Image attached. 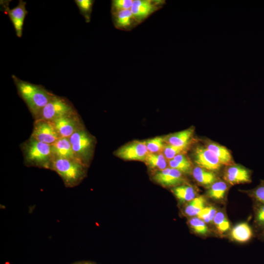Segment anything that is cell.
Instances as JSON below:
<instances>
[{
	"instance_id": "28",
	"label": "cell",
	"mask_w": 264,
	"mask_h": 264,
	"mask_svg": "<svg viewBox=\"0 0 264 264\" xmlns=\"http://www.w3.org/2000/svg\"><path fill=\"white\" fill-rule=\"evenodd\" d=\"M188 223L192 230L196 234L203 235L208 232L209 229L206 223L197 217L191 218Z\"/></svg>"
},
{
	"instance_id": "8",
	"label": "cell",
	"mask_w": 264,
	"mask_h": 264,
	"mask_svg": "<svg viewBox=\"0 0 264 264\" xmlns=\"http://www.w3.org/2000/svg\"><path fill=\"white\" fill-rule=\"evenodd\" d=\"M31 138L39 141L52 145L61 137L53 123L44 120H36Z\"/></svg>"
},
{
	"instance_id": "10",
	"label": "cell",
	"mask_w": 264,
	"mask_h": 264,
	"mask_svg": "<svg viewBox=\"0 0 264 264\" xmlns=\"http://www.w3.org/2000/svg\"><path fill=\"white\" fill-rule=\"evenodd\" d=\"M51 122L61 137L69 138L83 127L76 112L57 118Z\"/></svg>"
},
{
	"instance_id": "17",
	"label": "cell",
	"mask_w": 264,
	"mask_h": 264,
	"mask_svg": "<svg viewBox=\"0 0 264 264\" xmlns=\"http://www.w3.org/2000/svg\"><path fill=\"white\" fill-rule=\"evenodd\" d=\"M204 146L215 154L222 165L228 166L234 164L231 154L226 147L209 140L205 142Z\"/></svg>"
},
{
	"instance_id": "20",
	"label": "cell",
	"mask_w": 264,
	"mask_h": 264,
	"mask_svg": "<svg viewBox=\"0 0 264 264\" xmlns=\"http://www.w3.org/2000/svg\"><path fill=\"white\" fill-rule=\"evenodd\" d=\"M253 235L251 227L247 222H242L236 225L232 229L231 236L233 239L240 242L249 241Z\"/></svg>"
},
{
	"instance_id": "29",
	"label": "cell",
	"mask_w": 264,
	"mask_h": 264,
	"mask_svg": "<svg viewBox=\"0 0 264 264\" xmlns=\"http://www.w3.org/2000/svg\"><path fill=\"white\" fill-rule=\"evenodd\" d=\"M189 147H180L166 144L162 152L167 160L173 159L176 156L186 154Z\"/></svg>"
},
{
	"instance_id": "16",
	"label": "cell",
	"mask_w": 264,
	"mask_h": 264,
	"mask_svg": "<svg viewBox=\"0 0 264 264\" xmlns=\"http://www.w3.org/2000/svg\"><path fill=\"white\" fill-rule=\"evenodd\" d=\"M51 146L54 158H63L78 160L73 152L69 138L61 137Z\"/></svg>"
},
{
	"instance_id": "25",
	"label": "cell",
	"mask_w": 264,
	"mask_h": 264,
	"mask_svg": "<svg viewBox=\"0 0 264 264\" xmlns=\"http://www.w3.org/2000/svg\"><path fill=\"white\" fill-rule=\"evenodd\" d=\"M75 2L77 4L80 14L84 18L86 22H89L94 0H76Z\"/></svg>"
},
{
	"instance_id": "32",
	"label": "cell",
	"mask_w": 264,
	"mask_h": 264,
	"mask_svg": "<svg viewBox=\"0 0 264 264\" xmlns=\"http://www.w3.org/2000/svg\"><path fill=\"white\" fill-rule=\"evenodd\" d=\"M134 0H113L111 3V11L131 9Z\"/></svg>"
},
{
	"instance_id": "15",
	"label": "cell",
	"mask_w": 264,
	"mask_h": 264,
	"mask_svg": "<svg viewBox=\"0 0 264 264\" xmlns=\"http://www.w3.org/2000/svg\"><path fill=\"white\" fill-rule=\"evenodd\" d=\"M194 128L171 133L163 137L166 144L176 147H189L194 132Z\"/></svg>"
},
{
	"instance_id": "22",
	"label": "cell",
	"mask_w": 264,
	"mask_h": 264,
	"mask_svg": "<svg viewBox=\"0 0 264 264\" xmlns=\"http://www.w3.org/2000/svg\"><path fill=\"white\" fill-rule=\"evenodd\" d=\"M173 194L180 202L188 203L197 197L195 189L188 184H181L174 187Z\"/></svg>"
},
{
	"instance_id": "31",
	"label": "cell",
	"mask_w": 264,
	"mask_h": 264,
	"mask_svg": "<svg viewBox=\"0 0 264 264\" xmlns=\"http://www.w3.org/2000/svg\"><path fill=\"white\" fill-rule=\"evenodd\" d=\"M248 193L256 202L264 204V180H261L260 184Z\"/></svg>"
},
{
	"instance_id": "6",
	"label": "cell",
	"mask_w": 264,
	"mask_h": 264,
	"mask_svg": "<svg viewBox=\"0 0 264 264\" xmlns=\"http://www.w3.org/2000/svg\"><path fill=\"white\" fill-rule=\"evenodd\" d=\"M165 3L164 0H134L131 10L140 24L162 8Z\"/></svg>"
},
{
	"instance_id": "5",
	"label": "cell",
	"mask_w": 264,
	"mask_h": 264,
	"mask_svg": "<svg viewBox=\"0 0 264 264\" xmlns=\"http://www.w3.org/2000/svg\"><path fill=\"white\" fill-rule=\"evenodd\" d=\"M75 112L76 111L72 104L67 99L54 95L39 113L36 119L52 122L57 118Z\"/></svg>"
},
{
	"instance_id": "12",
	"label": "cell",
	"mask_w": 264,
	"mask_h": 264,
	"mask_svg": "<svg viewBox=\"0 0 264 264\" xmlns=\"http://www.w3.org/2000/svg\"><path fill=\"white\" fill-rule=\"evenodd\" d=\"M223 178L231 185L250 183L251 172L240 165L233 164L227 166L224 172Z\"/></svg>"
},
{
	"instance_id": "1",
	"label": "cell",
	"mask_w": 264,
	"mask_h": 264,
	"mask_svg": "<svg viewBox=\"0 0 264 264\" xmlns=\"http://www.w3.org/2000/svg\"><path fill=\"white\" fill-rule=\"evenodd\" d=\"M18 92L36 118L52 99L54 94L41 85L22 80L15 75L12 76Z\"/></svg>"
},
{
	"instance_id": "2",
	"label": "cell",
	"mask_w": 264,
	"mask_h": 264,
	"mask_svg": "<svg viewBox=\"0 0 264 264\" xmlns=\"http://www.w3.org/2000/svg\"><path fill=\"white\" fill-rule=\"evenodd\" d=\"M87 167L77 160L54 158L51 169L59 175L66 187H73L78 185L85 178Z\"/></svg>"
},
{
	"instance_id": "9",
	"label": "cell",
	"mask_w": 264,
	"mask_h": 264,
	"mask_svg": "<svg viewBox=\"0 0 264 264\" xmlns=\"http://www.w3.org/2000/svg\"><path fill=\"white\" fill-rule=\"evenodd\" d=\"M194 160L198 166L214 172L222 165L218 157L204 146H198L194 150Z\"/></svg>"
},
{
	"instance_id": "27",
	"label": "cell",
	"mask_w": 264,
	"mask_h": 264,
	"mask_svg": "<svg viewBox=\"0 0 264 264\" xmlns=\"http://www.w3.org/2000/svg\"><path fill=\"white\" fill-rule=\"evenodd\" d=\"M213 222L218 231L223 233L230 228V222L225 215L222 212H218L215 216Z\"/></svg>"
},
{
	"instance_id": "3",
	"label": "cell",
	"mask_w": 264,
	"mask_h": 264,
	"mask_svg": "<svg viewBox=\"0 0 264 264\" xmlns=\"http://www.w3.org/2000/svg\"><path fill=\"white\" fill-rule=\"evenodd\" d=\"M23 151L26 164L51 169L54 157L51 145L30 137L24 143Z\"/></svg>"
},
{
	"instance_id": "14",
	"label": "cell",
	"mask_w": 264,
	"mask_h": 264,
	"mask_svg": "<svg viewBox=\"0 0 264 264\" xmlns=\"http://www.w3.org/2000/svg\"><path fill=\"white\" fill-rule=\"evenodd\" d=\"M111 14L112 23L117 29L129 31L139 24L131 9L111 11Z\"/></svg>"
},
{
	"instance_id": "33",
	"label": "cell",
	"mask_w": 264,
	"mask_h": 264,
	"mask_svg": "<svg viewBox=\"0 0 264 264\" xmlns=\"http://www.w3.org/2000/svg\"><path fill=\"white\" fill-rule=\"evenodd\" d=\"M204 210L208 215L211 222H213L214 218L218 212L216 208L214 207L210 206L205 207Z\"/></svg>"
},
{
	"instance_id": "24",
	"label": "cell",
	"mask_w": 264,
	"mask_h": 264,
	"mask_svg": "<svg viewBox=\"0 0 264 264\" xmlns=\"http://www.w3.org/2000/svg\"><path fill=\"white\" fill-rule=\"evenodd\" d=\"M228 186L226 183L222 180L216 181L210 185L208 190V196L212 199L220 200L223 199Z\"/></svg>"
},
{
	"instance_id": "7",
	"label": "cell",
	"mask_w": 264,
	"mask_h": 264,
	"mask_svg": "<svg viewBox=\"0 0 264 264\" xmlns=\"http://www.w3.org/2000/svg\"><path fill=\"white\" fill-rule=\"evenodd\" d=\"M149 153L144 141L134 140L120 147L115 155L124 160L144 162Z\"/></svg>"
},
{
	"instance_id": "4",
	"label": "cell",
	"mask_w": 264,
	"mask_h": 264,
	"mask_svg": "<svg viewBox=\"0 0 264 264\" xmlns=\"http://www.w3.org/2000/svg\"><path fill=\"white\" fill-rule=\"evenodd\" d=\"M69 139L77 159L88 167L92 155L95 139L83 127L72 134Z\"/></svg>"
},
{
	"instance_id": "35",
	"label": "cell",
	"mask_w": 264,
	"mask_h": 264,
	"mask_svg": "<svg viewBox=\"0 0 264 264\" xmlns=\"http://www.w3.org/2000/svg\"><path fill=\"white\" fill-rule=\"evenodd\" d=\"M260 237L262 238V239L264 240V229L262 231Z\"/></svg>"
},
{
	"instance_id": "18",
	"label": "cell",
	"mask_w": 264,
	"mask_h": 264,
	"mask_svg": "<svg viewBox=\"0 0 264 264\" xmlns=\"http://www.w3.org/2000/svg\"><path fill=\"white\" fill-rule=\"evenodd\" d=\"M144 162L154 173L169 167L168 160L162 153H149Z\"/></svg>"
},
{
	"instance_id": "30",
	"label": "cell",
	"mask_w": 264,
	"mask_h": 264,
	"mask_svg": "<svg viewBox=\"0 0 264 264\" xmlns=\"http://www.w3.org/2000/svg\"><path fill=\"white\" fill-rule=\"evenodd\" d=\"M254 207L255 223L257 227L264 229V204L256 202Z\"/></svg>"
},
{
	"instance_id": "23",
	"label": "cell",
	"mask_w": 264,
	"mask_h": 264,
	"mask_svg": "<svg viewBox=\"0 0 264 264\" xmlns=\"http://www.w3.org/2000/svg\"><path fill=\"white\" fill-rule=\"evenodd\" d=\"M205 198L203 196L196 197L186 204L184 209L185 214L189 217H197L205 207Z\"/></svg>"
},
{
	"instance_id": "21",
	"label": "cell",
	"mask_w": 264,
	"mask_h": 264,
	"mask_svg": "<svg viewBox=\"0 0 264 264\" xmlns=\"http://www.w3.org/2000/svg\"><path fill=\"white\" fill-rule=\"evenodd\" d=\"M192 174L195 180L202 185L209 186L217 181V176L214 172L198 166L193 168Z\"/></svg>"
},
{
	"instance_id": "11",
	"label": "cell",
	"mask_w": 264,
	"mask_h": 264,
	"mask_svg": "<svg viewBox=\"0 0 264 264\" xmlns=\"http://www.w3.org/2000/svg\"><path fill=\"white\" fill-rule=\"evenodd\" d=\"M153 179L159 185L166 187H175L183 184L185 180L182 173L170 167L154 173Z\"/></svg>"
},
{
	"instance_id": "34",
	"label": "cell",
	"mask_w": 264,
	"mask_h": 264,
	"mask_svg": "<svg viewBox=\"0 0 264 264\" xmlns=\"http://www.w3.org/2000/svg\"><path fill=\"white\" fill-rule=\"evenodd\" d=\"M72 264H96L94 262L88 261H83L75 262Z\"/></svg>"
},
{
	"instance_id": "26",
	"label": "cell",
	"mask_w": 264,
	"mask_h": 264,
	"mask_svg": "<svg viewBox=\"0 0 264 264\" xmlns=\"http://www.w3.org/2000/svg\"><path fill=\"white\" fill-rule=\"evenodd\" d=\"M150 153H162L166 143L163 137L157 136L144 141Z\"/></svg>"
},
{
	"instance_id": "13",
	"label": "cell",
	"mask_w": 264,
	"mask_h": 264,
	"mask_svg": "<svg viewBox=\"0 0 264 264\" xmlns=\"http://www.w3.org/2000/svg\"><path fill=\"white\" fill-rule=\"evenodd\" d=\"M5 10L13 23L16 35L19 38L22 37L23 23L27 14L26 2L19 0L18 4L13 9H9L8 5H5Z\"/></svg>"
},
{
	"instance_id": "19",
	"label": "cell",
	"mask_w": 264,
	"mask_h": 264,
	"mask_svg": "<svg viewBox=\"0 0 264 264\" xmlns=\"http://www.w3.org/2000/svg\"><path fill=\"white\" fill-rule=\"evenodd\" d=\"M168 163L169 167L178 170L183 174L192 173L194 168L186 154L177 155L173 159L168 160Z\"/></svg>"
}]
</instances>
